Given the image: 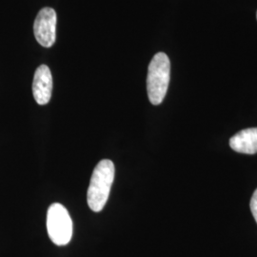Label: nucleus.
Segmentation results:
<instances>
[{
	"label": "nucleus",
	"instance_id": "nucleus-1",
	"mask_svg": "<svg viewBox=\"0 0 257 257\" xmlns=\"http://www.w3.org/2000/svg\"><path fill=\"white\" fill-rule=\"evenodd\" d=\"M113 179V163L108 159L101 160L93 170L87 193V202L92 211L99 212L103 210L108 201Z\"/></svg>",
	"mask_w": 257,
	"mask_h": 257
},
{
	"label": "nucleus",
	"instance_id": "nucleus-2",
	"mask_svg": "<svg viewBox=\"0 0 257 257\" xmlns=\"http://www.w3.org/2000/svg\"><path fill=\"white\" fill-rule=\"evenodd\" d=\"M171 77V62L164 53H157L149 65L147 92L153 105H159L165 98Z\"/></svg>",
	"mask_w": 257,
	"mask_h": 257
},
{
	"label": "nucleus",
	"instance_id": "nucleus-3",
	"mask_svg": "<svg viewBox=\"0 0 257 257\" xmlns=\"http://www.w3.org/2000/svg\"><path fill=\"white\" fill-rule=\"evenodd\" d=\"M47 230L57 246L67 245L73 235V221L67 209L59 203L52 204L47 213Z\"/></svg>",
	"mask_w": 257,
	"mask_h": 257
},
{
	"label": "nucleus",
	"instance_id": "nucleus-4",
	"mask_svg": "<svg viewBox=\"0 0 257 257\" xmlns=\"http://www.w3.org/2000/svg\"><path fill=\"white\" fill-rule=\"evenodd\" d=\"M57 18L54 9L46 7L39 11L34 23V34L41 46L50 48L56 39Z\"/></svg>",
	"mask_w": 257,
	"mask_h": 257
},
{
	"label": "nucleus",
	"instance_id": "nucleus-5",
	"mask_svg": "<svg viewBox=\"0 0 257 257\" xmlns=\"http://www.w3.org/2000/svg\"><path fill=\"white\" fill-rule=\"evenodd\" d=\"M53 76L50 68L46 65L39 66L34 75L33 94L39 105H46L52 97Z\"/></svg>",
	"mask_w": 257,
	"mask_h": 257
},
{
	"label": "nucleus",
	"instance_id": "nucleus-6",
	"mask_svg": "<svg viewBox=\"0 0 257 257\" xmlns=\"http://www.w3.org/2000/svg\"><path fill=\"white\" fill-rule=\"evenodd\" d=\"M230 146L233 151L245 154H257V128L242 130L230 139Z\"/></svg>",
	"mask_w": 257,
	"mask_h": 257
},
{
	"label": "nucleus",
	"instance_id": "nucleus-7",
	"mask_svg": "<svg viewBox=\"0 0 257 257\" xmlns=\"http://www.w3.org/2000/svg\"><path fill=\"white\" fill-rule=\"evenodd\" d=\"M250 211H251V213L257 223V189L250 200Z\"/></svg>",
	"mask_w": 257,
	"mask_h": 257
},
{
	"label": "nucleus",
	"instance_id": "nucleus-8",
	"mask_svg": "<svg viewBox=\"0 0 257 257\" xmlns=\"http://www.w3.org/2000/svg\"><path fill=\"white\" fill-rule=\"evenodd\" d=\"M256 19H257V13H256Z\"/></svg>",
	"mask_w": 257,
	"mask_h": 257
}]
</instances>
